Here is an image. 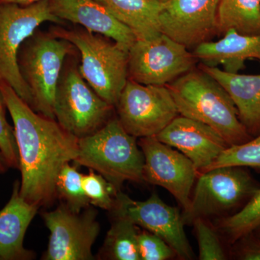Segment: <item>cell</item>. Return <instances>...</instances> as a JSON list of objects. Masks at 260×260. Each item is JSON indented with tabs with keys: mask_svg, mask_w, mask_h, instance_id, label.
<instances>
[{
	"mask_svg": "<svg viewBox=\"0 0 260 260\" xmlns=\"http://www.w3.org/2000/svg\"><path fill=\"white\" fill-rule=\"evenodd\" d=\"M220 167H250L260 169V134L245 143L228 147L205 171Z\"/></svg>",
	"mask_w": 260,
	"mask_h": 260,
	"instance_id": "d4e9b609",
	"label": "cell"
},
{
	"mask_svg": "<svg viewBox=\"0 0 260 260\" xmlns=\"http://www.w3.org/2000/svg\"><path fill=\"white\" fill-rule=\"evenodd\" d=\"M20 181L13 184L11 197L0 210V260H31L36 253L24 246V238L39 207L20 194Z\"/></svg>",
	"mask_w": 260,
	"mask_h": 260,
	"instance_id": "e0dca14e",
	"label": "cell"
},
{
	"mask_svg": "<svg viewBox=\"0 0 260 260\" xmlns=\"http://www.w3.org/2000/svg\"><path fill=\"white\" fill-rule=\"evenodd\" d=\"M46 22L61 23L51 10L50 0L26 6L0 3V83L10 85L32 109L34 101L20 74L18 54L23 43Z\"/></svg>",
	"mask_w": 260,
	"mask_h": 260,
	"instance_id": "277c9868",
	"label": "cell"
},
{
	"mask_svg": "<svg viewBox=\"0 0 260 260\" xmlns=\"http://www.w3.org/2000/svg\"><path fill=\"white\" fill-rule=\"evenodd\" d=\"M225 88L239 113V119L251 135L260 134V74L228 73L218 67H199Z\"/></svg>",
	"mask_w": 260,
	"mask_h": 260,
	"instance_id": "d6986e66",
	"label": "cell"
},
{
	"mask_svg": "<svg viewBox=\"0 0 260 260\" xmlns=\"http://www.w3.org/2000/svg\"><path fill=\"white\" fill-rule=\"evenodd\" d=\"M220 0H168L159 21L162 34L188 49L219 37Z\"/></svg>",
	"mask_w": 260,
	"mask_h": 260,
	"instance_id": "5bb4252c",
	"label": "cell"
},
{
	"mask_svg": "<svg viewBox=\"0 0 260 260\" xmlns=\"http://www.w3.org/2000/svg\"><path fill=\"white\" fill-rule=\"evenodd\" d=\"M198 59L165 34L136 40L129 49L128 79L147 85H167L195 68Z\"/></svg>",
	"mask_w": 260,
	"mask_h": 260,
	"instance_id": "30bf717a",
	"label": "cell"
},
{
	"mask_svg": "<svg viewBox=\"0 0 260 260\" xmlns=\"http://www.w3.org/2000/svg\"><path fill=\"white\" fill-rule=\"evenodd\" d=\"M195 234L199 246V259L223 260L226 259L220 238L208 218H198L193 220Z\"/></svg>",
	"mask_w": 260,
	"mask_h": 260,
	"instance_id": "4316f807",
	"label": "cell"
},
{
	"mask_svg": "<svg viewBox=\"0 0 260 260\" xmlns=\"http://www.w3.org/2000/svg\"><path fill=\"white\" fill-rule=\"evenodd\" d=\"M219 37L230 30L243 35L260 34V0H220Z\"/></svg>",
	"mask_w": 260,
	"mask_h": 260,
	"instance_id": "7402d4cb",
	"label": "cell"
},
{
	"mask_svg": "<svg viewBox=\"0 0 260 260\" xmlns=\"http://www.w3.org/2000/svg\"><path fill=\"white\" fill-rule=\"evenodd\" d=\"M238 251V259L243 260H260V239H250L249 236Z\"/></svg>",
	"mask_w": 260,
	"mask_h": 260,
	"instance_id": "f546056e",
	"label": "cell"
},
{
	"mask_svg": "<svg viewBox=\"0 0 260 260\" xmlns=\"http://www.w3.org/2000/svg\"><path fill=\"white\" fill-rule=\"evenodd\" d=\"M83 176L76 166L70 162L61 169L56 182V197L75 213H79L90 206L83 186Z\"/></svg>",
	"mask_w": 260,
	"mask_h": 260,
	"instance_id": "cb8c5ba5",
	"label": "cell"
},
{
	"mask_svg": "<svg viewBox=\"0 0 260 260\" xmlns=\"http://www.w3.org/2000/svg\"><path fill=\"white\" fill-rule=\"evenodd\" d=\"M116 107L121 125L137 138L156 136L179 116L167 85H143L129 79Z\"/></svg>",
	"mask_w": 260,
	"mask_h": 260,
	"instance_id": "9c48e42d",
	"label": "cell"
},
{
	"mask_svg": "<svg viewBox=\"0 0 260 260\" xmlns=\"http://www.w3.org/2000/svg\"><path fill=\"white\" fill-rule=\"evenodd\" d=\"M198 61L208 66H223L224 71L239 73L249 59L260 61V34L243 35L230 29L217 42H208L194 48Z\"/></svg>",
	"mask_w": 260,
	"mask_h": 260,
	"instance_id": "ac0fdd59",
	"label": "cell"
},
{
	"mask_svg": "<svg viewBox=\"0 0 260 260\" xmlns=\"http://www.w3.org/2000/svg\"><path fill=\"white\" fill-rule=\"evenodd\" d=\"M155 137L186 155L201 172L206 170L229 147L213 128L181 115L177 116Z\"/></svg>",
	"mask_w": 260,
	"mask_h": 260,
	"instance_id": "9a60e30c",
	"label": "cell"
},
{
	"mask_svg": "<svg viewBox=\"0 0 260 260\" xmlns=\"http://www.w3.org/2000/svg\"><path fill=\"white\" fill-rule=\"evenodd\" d=\"M7 109L5 99L0 90V151L4 155L10 169H20V160L14 127H13L6 116Z\"/></svg>",
	"mask_w": 260,
	"mask_h": 260,
	"instance_id": "83f0119b",
	"label": "cell"
},
{
	"mask_svg": "<svg viewBox=\"0 0 260 260\" xmlns=\"http://www.w3.org/2000/svg\"><path fill=\"white\" fill-rule=\"evenodd\" d=\"M259 239H260V235H259Z\"/></svg>",
	"mask_w": 260,
	"mask_h": 260,
	"instance_id": "836d02e7",
	"label": "cell"
},
{
	"mask_svg": "<svg viewBox=\"0 0 260 260\" xmlns=\"http://www.w3.org/2000/svg\"><path fill=\"white\" fill-rule=\"evenodd\" d=\"M160 3H166V2L168 1V0H158Z\"/></svg>",
	"mask_w": 260,
	"mask_h": 260,
	"instance_id": "d6a6232c",
	"label": "cell"
},
{
	"mask_svg": "<svg viewBox=\"0 0 260 260\" xmlns=\"http://www.w3.org/2000/svg\"><path fill=\"white\" fill-rule=\"evenodd\" d=\"M42 0H0V3H6V4H16L21 6L34 4Z\"/></svg>",
	"mask_w": 260,
	"mask_h": 260,
	"instance_id": "4dcf8cb0",
	"label": "cell"
},
{
	"mask_svg": "<svg viewBox=\"0 0 260 260\" xmlns=\"http://www.w3.org/2000/svg\"><path fill=\"white\" fill-rule=\"evenodd\" d=\"M75 165L88 168L109 181L118 191L126 181L143 183L144 156L137 138L124 129L118 117L78 140Z\"/></svg>",
	"mask_w": 260,
	"mask_h": 260,
	"instance_id": "3957f363",
	"label": "cell"
},
{
	"mask_svg": "<svg viewBox=\"0 0 260 260\" xmlns=\"http://www.w3.org/2000/svg\"><path fill=\"white\" fill-rule=\"evenodd\" d=\"M112 210L124 214L135 225L161 238L178 257L194 259V252L184 232L182 215L177 208L164 203L157 193H153L145 201H136L119 191Z\"/></svg>",
	"mask_w": 260,
	"mask_h": 260,
	"instance_id": "4fadbf2b",
	"label": "cell"
},
{
	"mask_svg": "<svg viewBox=\"0 0 260 260\" xmlns=\"http://www.w3.org/2000/svg\"><path fill=\"white\" fill-rule=\"evenodd\" d=\"M138 143L144 156L143 181L167 189L182 207L184 213L187 211L191 191L199 173L194 164L155 136L140 138Z\"/></svg>",
	"mask_w": 260,
	"mask_h": 260,
	"instance_id": "7c38bea8",
	"label": "cell"
},
{
	"mask_svg": "<svg viewBox=\"0 0 260 260\" xmlns=\"http://www.w3.org/2000/svg\"><path fill=\"white\" fill-rule=\"evenodd\" d=\"M70 47L64 39L34 34L19 51V69L31 93L32 109L50 119H55L54 97Z\"/></svg>",
	"mask_w": 260,
	"mask_h": 260,
	"instance_id": "8992f818",
	"label": "cell"
},
{
	"mask_svg": "<svg viewBox=\"0 0 260 260\" xmlns=\"http://www.w3.org/2000/svg\"><path fill=\"white\" fill-rule=\"evenodd\" d=\"M9 169L10 168L8 167L6 160H5L4 155L0 151V174H5V173L8 172Z\"/></svg>",
	"mask_w": 260,
	"mask_h": 260,
	"instance_id": "1f68e13d",
	"label": "cell"
},
{
	"mask_svg": "<svg viewBox=\"0 0 260 260\" xmlns=\"http://www.w3.org/2000/svg\"><path fill=\"white\" fill-rule=\"evenodd\" d=\"M83 186L90 205L109 212L114 208L119 191L100 174L90 169L83 176Z\"/></svg>",
	"mask_w": 260,
	"mask_h": 260,
	"instance_id": "484cf974",
	"label": "cell"
},
{
	"mask_svg": "<svg viewBox=\"0 0 260 260\" xmlns=\"http://www.w3.org/2000/svg\"><path fill=\"white\" fill-rule=\"evenodd\" d=\"M62 38L79 50L78 70L85 81L99 96L116 107L128 80L129 50L87 30L66 32Z\"/></svg>",
	"mask_w": 260,
	"mask_h": 260,
	"instance_id": "5b68a950",
	"label": "cell"
},
{
	"mask_svg": "<svg viewBox=\"0 0 260 260\" xmlns=\"http://www.w3.org/2000/svg\"><path fill=\"white\" fill-rule=\"evenodd\" d=\"M97 212L88 207L75 213L61 203L55 210L42 213L50 232L44 260H92L93 246L100 234Z\"/></svg>",
	"mask_w": 260,
	"mask_h": 260,
	"instance_id": "8fae6325",
	"label": "cell"
},
{
	"mask_svg": "<svg viewBox=\"0 0 260 260\" xmlns=\"http://www.w3.org/2000/svg\"><path fill=\"white\" fill-rule=\"evenodd\" d=\"M178 112L213 128L229 146L251 139L232 97L215 78L194 68L167 85Z\"/></svg>",
	"mask_w": 260,
	"mask_h": 260,
	"instance_id": "7a4b0ae2",
	"label": "cell"
},
{
	"mask_svg": "<svg viewBox=\"0 0 260 260\" xmlns=\"http://www.w3.org/2000/svg\"><path fill=\"white\" fill-rule=\"evenodd\" d=\"M134 34L137 40H152L162 34L158 0H97Z\"/></svg>",
	"mask_w": 260,
	"mask_h": 260,
	"instance_id": "ffe728a7",
	"label": "cell"
},
{
	"mask_svg": "<svg viewBox=\"0 0 260 260\" xmlns=\"http://www.w3.org/2000/svg\"><path fill=\"white\" fill-rule=\"evenodd\" d=\"M108 104L73 66L61 73L54 102L55 120L70 134L80 138L93 134L112 118Z\"/></svg>",
	"mask_w": 260,
	"mask_h": 260,
	"instance_id": "52a82bcc",
	"label": "cell"
},
{
	"mask_svg": "<svg viewBox=\"0 0 260 260\" xmlns=\"http://www.w3.org/2000/svg\"><path fill=\"white\" fill-rule=\"evenodd\" d=\"M0 90L14 126L21 173L20 194L39 208H49L57 198L59 172L78 156L79 139L55 119L34 111L8 84L0 83Z\"/></svg>",
	"mask_w": 260,
	"mask_h": 260,
	"instance_id": "6da1fadb",
	"label": "cell"
},
{
	"mask_svg": "<svg viewBox=\"0 0 260 260\" xmlns=\"http://www.w3.org/2000/svg\"><path fill=\"white\" fill-rule=\"evenodd\" d=\"M243 168H214L198 175L190 206L182 214L184 223L221 215L250 199L260 186Z\"/></svg>",
	"mask_w": 260,
	"mask_h": 260,
	"instance_id": "ba28073f",
	"label": "cell"
},
{
	"mask_svg": "<svg viewBox=\"0 0 260 260\" xmlns=\"http://www.w3.org/2000/svg\"><path fill=\"white\" fill-rule=\"evenodd\" d=\"M216 224L230 243L250 235L260 227V188L240 211L218 219Z\"/></svg>",
	"mask_w": 260,
	"mask_h": 260,
	"instance_id": "603a6c76",
	"label": "cell"
},
{
	"mask_svg": "<svg viewBox=\"0 0 260 260\" xmlns=\"http://www.w3.org/2000/svg\"><path fill=\"white\" fill-rule=\"evenodd\" d=\"M112 223L99 254V259L141 260L138 248V226L124 214L109 211Z\"/></svg>",
	"mask_w": 260,
	"mask_h": 260,
	"instance_id": "44dd1931",
	"label": "cell"
},
{
	"mask_svg": "<svg viewBox=\"0 0 260 260\" xmlns=\"http://www.w3.org/2000/svg\"><path fill=\"white\" fill-rule=\"evenodd\" d=\"M50 4L60 20L79 24L87 31L112 39L128 50L137 40L133 32L97 0H50Z\"/></svg>",
	"mask_w": 260,
	"mask_h": 260,
	"instance_id": "2e32d148",
	"label": "cell"
},
{
	"mask_svg": "<svg viewBox=\"0 0 260 260\" xmlns=\"http://www.w3.org/2000/svg\"><path fill=\"white\" fill-rule=\"evenodd\" d=\"M138 242L141 260H167L177 256L165 241L145 229H138Z\"/></svg>",
	"mask_w": 260,
	"mask_h": 260,
	"instance_id": "f1b7e54d",
	"label": "cell"
}]
</instances>
